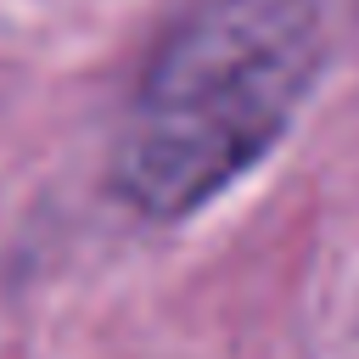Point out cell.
Segmentation results:
<instances>
[{"mask_svg":"<svg viewBox=\"0 0 359 359\" xmlns=\"http://www.w3.org/2000/svg\"><path fill=\"white\" fill-rule=\"evenodd\" d=\"M325 56L314 0H196L151 45L107 180L151 224H174L247 180L303 112Z\"/></svg>","mask_w":359,"mask_h":359,"instance_id":"1","label":"cell"}]
</instances>
